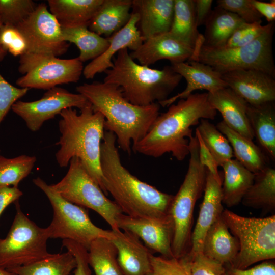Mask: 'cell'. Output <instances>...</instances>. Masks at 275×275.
Wrapping results in <instances>:
<instances>
[{
  "label": "cell",
  "instance_id": "cell-24",
  "mask_svg": "<svg viewBox=\"0 0 275 275\" xmlns=\"http://www.w3.org/2000/svg\"><path fill=\"white\" fill-rule=\"evenodd\" d=\"M239 250L238 241L229 231L222 214L207 231L201 253L225 266L232 263Z\"/></svg>",
  "mask_w": 275,
  "mask_h": 275
},
{
  "label": "cell",
  "instance_id": "cell-37",
  "mask_svg": "<svg viewBox=\"0 0 275 275\" xmlns=\"http://www.w3.org/2000/svg\"><path fill=\"white\" fill-rule=\"evenodd\" d=\"M36 161L35 156L22 155L8 158L0 155V186L18 187L31 173Z\"/></svg>",
  "mask_w": 275,
  "mask_h": 275
},
{
  "label": "cell",
  "instance_id": "cell-23",
  "mask_svg": "<svg viewBox=\"0 0 275 275\" xmlns=\"http://www.w3.org/2000/svg\"><path fill=\"white\" fill-rule=\"evenodd\" d=\"M208 93V92H207ZM210 104L219 112L229 127L253 140L254 135L247 116L248 103L228 87L208 93Z\"/></svg>",
  "mask_w": 275,
  "mask_h": 275
},
{
  "label": "cell",
  "instance_id": "cell-21",
  "mask_svg": "<svg viewBox=\"0 0 275 275\" xmlns=\"http://www.w3.org/2000/svg\"><path fill=\"white\" fill-rule=\"evenodd\" d=\"M222 185V183L218 182L207 170L204 198L191 236L190 248L188 252L190 256L202 252L207 231L224 211Z\"/></svg>",
  "mask_w": 275,
  "mask_h": 275
},
{
  "label": "cell",
  "instance_id": "cell-12",
  "mask_svg": "<svg viewBox=\"0 0 275 275\" xmlns=\"http://www.w3.org/2000/svg\"><path fill=\"white\" fill-rule=\"evenodd\" d=\"M18 71L23 76L16 84L20 88L49 90L59 85L77 82L82 74L78 58L62 59L50 54L26 52L20 56Z\"/></svg>",
  "mask_w": 275,
  "mask_h": 275
},
{
  "label": "cell",
  "instance_id": "cell-25",
  "mask_svg": "<svg viewBox=\"0 0 275 275\" xmlns=\"http://www.w3.org/2000/svg\"><path fill=\"white\" fill-rule=\"evenodd\" d=\"M132 5V0H103L88 29L100 36L109 37L127 24Z\"/></svg>",
  "mask_w": 275,
  "mask_h": 275
},
{
  "label": "cell",
  "instance_id": "cell-15",
  "mask_svg": "<svg viewBox=\"0 0 275 275\" xmlns=\"http://www.w3.org/2000/svg\"><path fill=\"white\" fill-rule=\"evenodd\" d=\"M117 223L119 229L135 235L152 252L167 258L174 257L172 251L173 226L169 215L160 219H149L122 213L118 217Z\"/></svg>",
  "mask_w": 275,
  "mask_h": 275
},
{
  "label": "cell",
  "instance_id": "cell-19",
  "mask_svg": "<svg viewBox=\"0 0 275 275\" xmlns=\"http://www.w3.org/2000/svg\"><path fill=\"white\" fill-rule=\"evenodd\" d=\"M112 231L113 237L110 240L116 248L117 261L123 274L149 275L152 252L134 234L120 229Z\"/></svg>",
  "mask_w": 275,
  "mask_h": 275
},
{
  "label": "cell",
  "instance_id": "cell-42",
  "mask_svg": "<svg viewBox=\"0 0 275 275\" xmlns=\"http://www.w3.org/2000/svg\"><path fill=\"white\" fill-rule=\"evenodd\" d=\"M190 256L191 275H225L224 265L206 257L202 253Z\"/></svg>",
  "mask_w": 275,
  "mask_h": 275
},
{
  "label": "cell",
  "instance_id": "cell-9",
  "mask_svg": "<svg viewBox=\"0 0 275 275\" xmlns=\"http://www.w3.org/2000/svg\"><path fill=\"white\" fill-rule=\"evenodd\" d=\"M33 182L44 193L53 209L52 220L46 227L49 238L71 240L88 250L95 239L113 238L112 230H103L93 223L86 208L63 198L40 177L34 179Z\"/></svg>",
  "mask_w": 275,
  "mask_h": 275
},
{
  "label": "cell",
  "instance_id": "cell-20",
  "mask_svg": "<svg viewBox=\"0 0 275 275\" xmlns=\"http://www.w3.org/2000/svg\"><path fill=\"white\" fill-rule=\"evenodd\" d=\"M139 20L138 14L131 12V16L127 24L107 38L109 44L106 50L84 68L82 74L86 79H92L97 74L112 68L114 56L120 50L127 48L133 51L141 45L144 40L138 30Z\"/></svg>",
  "mask_w": 275,
  "mask_h": 275
},
{
  "label": "cell",
  "instance_id": "cell-30",
  "mask_svg": "<svg viewBox=\"0 0 275 275\" xmlns=\"http://www.w3.org/2000/svg\"><path fill=\"white\" fill-rule=\"evenodd\" d=\"M194 0H174L172 23L169 33L195 50L203 42L197 29Z\"/></svg>",
  "mask_w": 275,
  "mask_h": 275
},
{
  "label": "cell",
  "instance_id": "cell-8",
  "mask_svg": "<svg viewBox=\"0 0 275 275\" xmlns=\"http://www.w3.org/2000/svg\"><path fill=\"white\" fill-rule=\"evenodd\" d=\"M222 217L238 241L239 250L230 265L244 269L261 261L275 258V215L264 218L239 215L228 209Z\"/></svg>",
  "mask_w": 275,
  "mask_h": 275
},
{
  "label": "cell",
  "instance_id": "cell-16",
  "mask_svg": "<svg viewBox=\"0 0 275 275\" xmlns=\"http://www.w3.org/2000/svg\"><path fill=\"white\" fill-rule=\"evenodd\" d=\"M227 87L249 105L275 101L274 77L255 69H240L222 74Z\"/></svg>",
  "mask_w": 275,
  "mask_h": 275
},
{
  "label": "cell",
  "instance_id": "cell-18",
  "mask_svg": "<svg viewBox=\"0 0 275 275\" xmlns=\"http://www.w3.org/2000/svg\"><path fill=\"white\" fill-rule=\"evenodd\" d=\"M194 52V49L168 32L144 40L136 50L129 53L140 64L149 66L161 60H168L171 64L184 62L190 60Z\"/></svg>",
  "mask_w": 275,
  "mask_h": 275
},
{
  "label": "cell",
  "instance_id": "cell-7",
  "mask_svg": "<svg viewBox=\"0 0 275 275\" xmlns=\"http://www.w3.org/2000/svg\"><path fill=\"white\" fill-rule=\"evenodd\" d=\"M274 22L268 23L264 32L251 43L237 47H212L202 43L188 61L208 65L221 74L240 69L260 70L275 77L273 55Z\"/></svg>",
  "mask_w": 275,
  "mask_h": 275
},
{
  "label": "cell",
  "instance_id": "cell-5",
  "mask_svg": "<svg viewBox=\"0 0 275 275\" xmlns=\"http://www.w3.org/2000/svg\"><path fill=\"white\" fill-rule=\"evenodd\" d=\"M106 70L103 82L116 85L131 103L147 106L162 101L178 86L182 77L171 66L156 69L137 63L127 48L120 50Z\"/></svg>",
  "mask_w": 275,
  "mask_h": 275
},
{
  "label": "cell",
  "instance_id": "cell-27",
  "mask_svg": "<svg viewBox=\"0 0 275 275\" xmlns=\"http://www.w3.org/2000/svg\"><path fill=\"white\" fill-rule=\"evenodd\" d=\"M103 0H49L50 12L62 28L89 24Z\"/></svg>",
  "mask_w": 275,
  "mask_h": 275
},
{
  "label": "cell",
  "instance_id": "cell-17",
  "mask_svg": "<svg viewBox=\"0 0 275 275\" xmlns=\"http://www.w3.org/2000/svg\"><path fill=\"white\" fill-rule=\"evenodd\" d=\"M171 64L173 70L184 78L186 87L182 92L159 102L163 107H169L177 100L185 99L197 90H205L214 93L228 87L222 74L211 66L197 61H188Z\"/></svg>",
  "mask_w": 275,
  "mask_h": 275
},
{
  "label": "cell",
  "instance_id": "cell-4",
  "mask_svg": "<svg viewBox=\"0 0 275 275\" xmlns=\"http://www.w3.org/2000/svg\"><path fill=\"white\" fill-rule=\"evenodd\" d=\"M80 114L72 108L61 111L59 122L61 136L56 145L60 148L56 153L61 167H66L73 157L78 158L86 170L107 195L100 164V147L104 134L105 118L94 111L89 102Z\"/></svg>",
  "mask_w": 275,
  "mask_h": 275
},
{
  "label": "cell",
  "instance_id": "cell-48",
  "mask_svg": "<svg viewBox=\"0 0 275 275\" xmlns=\"http://www.w3.org/2000/svg\"><path fill=\"white\" fill-rule=\"evenodd\" d=\"M252 3L257 11L266 18L268 23L274 22L275 1L265 2L258 0H252Z\"/></svg>",
  "mask_w": 275,
  "mask_h": 275
},
{
  "label": "cell",
  "instance_id": "cell-46",
  "mask_svg": "<svg viewBox=\"0 0 275 275\" xmlns=\"http://www.w3.org/2000/svg\"><path fill=\"white\" fill-rule=\"evenodd\" d=\"M22 195L18 187L0 186V216L8 206L18 201Z\"/></svg>",
  "mask_w": 275,
  "mask_h": 275
},
{
  "label": "cell",
  "instance_id": "cell-10",
  "mask_svg": "<svg viewBox=\"0 0 275 275\" xmlns=\"http://www.w3.org/2000/svg\"><path fill=\"white\" fill-rule=\"evenodd\" d=\"M16 214L4 239L0 238V267L9 270L51 256L47 248V228H41L22 212L17 201Z\"/></svg>",
  "mask_w": 275,
  "mask_h": 275
},
{
  "label": "cell",
  "instance_id": "cell-36",
  "mask_svg": "<svg viewBox=\"0 0 275 275\" xmlns=\"http://www.w3.org/2000/svg\"><path fill=\"white\" fill-rule=\"evenodd\" d=\"M206 146L221 166L234 157L232 148L226 137L208 119H201L197 128Z\"/></svg>",
  "mask_w": 275,
  "mask_h": 275
},
{
  "label": "cell",
  "instance_id": "cell-38",
  "mask_svg": "<svg viewBox=\"0 0 275 275\" xmlns=\"http://www.w3.org/2000/svg\"><path fill=\"white\" fill-rule=\"evenodd\" d=\"M149 275H191V257L188 253L180 257L151 256Z\"/></svg>",
  "mask_w": 275,
  "mask_h": 275
},
{
  "label": "cell",
  "instance_id": "cell-33",
  "mask_svg": "<svg viewBox=\"0 0 275 275\" xmlns=\"http://www.w3.org/2000/svg\"><path fill=\"white\" fill-rule=\"evenodd\" d=\"M62 33L65 41L74 43L79 49L77 58L82 63L99 56L109 44L107 38L90 31L86 25L62 28Z\"/></svg>",
  "mask_w": 275,
  "mask_h": 275
},
{
  "label": "cell",
  "instance_id": "cell-44",
  "mask_svg": "<svg viewBox=\"0 0 275 275\" xmlns=\"http://www.w3.org/2000/svg\"><path fill=\"white\" fill-rule=\"evenodd\" d=\"M195 135L199 143V155L201 163L206 168L218 182L222 183V179L218 171V165L206 146L197 128L196 129Z\"/></svg>",
  "mask_w": 275,
  "mask_h": 275
},
{
  "label": "cell",
  "instance_id": "cell-49",
  "mask_svg": "<svg viewBox=\"0 0 275 275\" xmlns=\"http://www.w3.org/2000/svg\"><path fill=\"white\" fill-rule=\"evenodd\" d=\"M15 102L16 98L12 93L0 91V124Z\"/></svg>",
  "mask_w": 275,
  "mask_h": 275
},
{
  "label": "cell",
  "instance_id": "cell-47",
  "mask_svg": "<svg viewBox=\"0 0 275 275\" xmlns=\"http://www.w3.org/2000/svg\"><path fill=\"white\" fill-rule=\"evenodd\" d=\"M197 26L204 25L212 9V0H194Z\"/></svg>",
  "mask_w": 275,
  "mask_h": 275
},
{
  "label": "cell",
  "instance_id": "cell-31",
  "mask_svg": "<svg viewBox=\"0 0 275 275\" xmlns=\"http://www.w3.org/2000/svg\"><path fill=\"white\" fill-rule=\"evenodd\" d=\"M243 205L265 213L275 210V169L268 166L254 174L253 182L241 201Z\"/></svg>",
  "mask_w": 275,
  "mask_h": 275
},
{
  "label": "cell",
  "instance_id": "cell-43",
  "mask_svg": "<svg viewBox=\"0 0 275 275\" xmlns=\"http://www.w3.org/2000/svg\"><path fill=\"white\" fill-rule=\"evenodd\" d=\"M62 245L74 256L76 265L74 275H91L88 263V250L79 243L69 239H63Z\"/></svg>",
  "mask_w": 275,
  "mask_h": 275
},
{
  "label": "cell",
  "instance_id": "cell-2",
  "mask_svg": "<svg viewBox=\"0 0 275 275\" xmlns=\"http://www.w3.org/2000/svg\"><path fill=\"white\" fill-rule=\"evenodd\" d=\"M159 114L144 138L132 147L135 152L158 158L171 153L178 161L189 154L191 127L201 119L213 120L217 112L210 104L208 93L191 94Z\"/></svg>",
  "mask_w": 275,
  "mask_h": 275
},
{
  "label": "cell",
  "instance_id": "cell-11",
  "mask_svg": "<svg viewBox=\"0 0 275 275\" xmlns=\"http://www.w3.org/2000/svg\"><path fill=\"white\" fill-rule=\"evenodd\" d=\"M65 176L52 187L67 201L97 212L111 226L119 229L117 218L122 212L114 201L109 200L86 170L80 160L72 158Z\"/></svg>",
  "mask_w": 275,
  "mask_h": 275
},
{
  "label": "cell",
  "instance_id": "cell-28",
  "mask_svg": "<svg viewBox=\"0 0 275 275\" xmlns=\"http://www.w3.org/2000/svg\"><path fill=\"white\" fill-rule=\"evenodd\" d=\"M224 181L222 185V203L228 207L239 204L252 185L254 174L236 159H231L222 166Z\"/></svg>",
  "mask_w": 275,
  "mask_h": 275
},
{
  "label": "cell",
  "instance_id": "cell-1",
  "mask_svg": "<svg viewBox=\"0 0 275 275\" xmlns=\"http://www.w3.org/2000/svg\"><path fill=\"white\" fill-rule=\"evenodd\" d=\"M116 143L115 135L105 131L100 164L107 194L126 215L149 219L168 216L174 195L163 193L131 174L122 165Z\"/></svg>",
  "mask_w": 275,
  "mask_h": 275
},
{
  "label": "cell",
  "instance_id": "cell-6",
  "mask_svg": "<svg viewBox=\"0 0 275 275\" xmlns=\"http://www.w3.org/2000/svg\"><path fill=\"white\" fill-rule=\"evenodd\" d=\"M189 139L190 158L187 171L169 210L173 226L172 251L176 258L185 255L190 250L194 210L206 182L207 169L200 161L197 138L191 135Z\"/></svg>",
  "mask_w": 275,
  "mask_h": 275
},
{
  "label": "cell",
  "instance_id": "cell-39",
  "mask_svg": "<svg viewBox=\"0 0 275 275\" xmlns=\"http://www.w3.org/2000/svg\"><path fill=\"white\" fill-rule=\"evenodd\" d=\"M32 0H0V20L3 24L17 26L35 9Z\"/></svg>",
  "mask_w": 275,
  "mask_h": 275
},
{
  "label": "cell",
  "instance_id": "cell-35",
  "mask_svg": "<svg viewBox=\"0 0 275 275\" xmlns=\"http://www.w3.org/2000/svg\"><path fill=\"white\" fill-rule=\"evenodd\" d=\"M76 265L74 256L67 251L52 254L46 258L8 270L17 275H70Z\"/></svg>",
  "mask_w": 275,
  "mask_h": 275
},
{
  "label": "cell",
  "instance_id": "cell-3",
  "mask_svg": "<svg viewBox=\"0 0 275 275\" xmlns=\"http://www.w3.org/2000/svg\"><path fill=\"white\" fill-rule=\"evenodd\" d=\"M76 90L87 99L94 111L104 116L105 130L113 133L119 147L129 155L132 147L144 138L159 114L158 102L134 105L114 84L94 81L84 83Z\"/></svg>",
  "mask_w": 275,
  "mask_h": 275
},
{
  "label": "cell",
  "instance_id": "cell-29",
  "mask_svg": "<svg viewBox=\"0 0 275 275\" xmlns=\"http://www.w3.org/2000/svg\"><path fill=\"white\" fill-rule=\"evenodd\" d=\"M216 126L228 140L236 159L246 169L255 174L268 166V158L253 140L234 131L223 121Z\"/></svg>",
  "mask_w": 275,
  "mask_h": 275
},
{
  "label": "cell",
  "instance_id": "cell-40",
  "mask_svg": "<svg viewBox=\"0 0 275 275\" xmlns=\"http://www.w3.org/2000/svg\"><path fill=\"white\" fill-rule=\"evenodd\" d=\"M0 45L7 52L15 57L28 52L26 41L16 25L3 24L0 31Z\"/></svg>",
  "mask_w": 275,
  "mask_h": 275
},
{
  "label": "cell",
  "instance_id": "cell-26",
  "mask_svg": "<svg viewBox=\"0 0 275 275\" xmlns=\"http://www.w3.org/2000/svg\"><path fill=\"white\" fill-rule=\"evenodd\" d=\"M247 116L260 149L268 158L275 159V103L248 104Z\"/></svg>",
  "mask_w": 275,
  "mask_h": 275
},
{
  "label": "cell",
  "instance_id": "cell-13",
  "mask_svg": "<svg viewBox=\"0 0 275 275\" xmlns=\"http://www.w3.org/2000/svg\"><path fill=\"white\" fill-rule=\"evenodd\" d=\"M17 27L26 41L27 52L57 57L66 53L69 47L63 39L61 26L45 3L38 4Z\"/></svg>",
  "mask_w": 275,
  "mask_h": 275
},
{
  "label": "cell",
  "instance_id": "cell-41",
  "mask_svg": "<svg viewBox=\"0 0 275 275\" xmlns=\"http://www.w3.org/2000/svg\"><path fill=\"white\" fill-rule=\"evenodd\" d=\"M216 3L217 7L236 14L246 23H262L263 17L252 0H217Z\"/></svg>",
  "mask_w": 275,
  "mask_h": 275
},
{
  "label": "cell",
  "instance_id": "cell-51",
  "mask_svg": "<svg viewBox=\"0 0 275 275\" xmlns=\"http://www.w3.org/2000/svg\"><path fill=\"white\" fill-rule=\"evenodd\" d=\"M0 275H17L16 273L0 267Z\"/></svg>",
  "mask_w": 275,
  "mask_h": 275
},
{
  "label": "cell",
  "instance_id": "cell-22",
  "mask_svg": "<svg viewBox=\"0 0 275 275\" xmlns=\"http://www.w3.org/2000/svg\"><path fill=\"white\" fill-rule=\"evenodd\" d=\"M174 6V0L132 1V12L139 15L138 30L144 41L169 32Z\"/></svg>",
  "mask_w": 275,
  "mask_h": 275
},
{
  "label": "cell",
  "instance_id": "cell-50",
  "mask_svg": "<svg viewBox=\"0 0 275 275\" xmlns=\"http://www.w3.org/2000/svg\"><path fill=\"white\" fill-rule=\"evenodd\" d=\"M3 24L0 20V31ZM7 52L0 45V62H1L7 54Z\"/></svg>",
  "mask_w": 275,
  "mask_h": 275
},
{
  "label": "cell",
  "instance_id": "cell-45",
  "mask_svg": "<svg viewBox=\"0 0 275 275\" xmlns=\"http://www.w3.org/2000/svg\"><path fill=\"white\" fill-rule=\"evenodd\" d=\"M225 275H275V263L272 260L263 261L251 268L237 269L225 265Z\"/></svg>",
  "mask_w": 275,
  "mask_h": 275
},
{
  "label": "cell",
  "instance_id": "cell-32",
  "mask_svg": "<svg viewBox=\"0 0 275 275\" xmlns=\"http://www.w3.org/2000/svg\"><path fill=\"white\" fill-rule=\"evenodd\" d=\"M244 22L236 14L216 6L205 23L203 44L212 47L224 46L232 33Z\"/></svg>",
  "mask_w": 275,
  "mask_h": 275
},
{
  "label": "cell",
  "instance_id": "cell-34",
  "mask_svg": "<svg viewBox=\"0 0 275 275\" xmlns=\"http://www.w3.org/2000/svg\"><path fill=\"white\" fill-rule=\"evenodd\" d=\"M117 258L116 247L106 238L95 239L88 250V263L95 275H123Z\"/></svg>",
  "mask_w": 275,
  "mask_h": 275
},
{
  "label": "cell",
  "instance_id": "cell-14",
  "mask_svg": "<svg viewBox=\"0 0 275 275\" xmlns=\"http://www.w3.org/2000/svg\"><path fill=\"white\" fill-rule=\"evenodd\" d=\"M89 103L82 95L56 87L47 90L39 100L31 102L17 101L11 109L24 121L31 131L35 132L45 121L53 119L63 109L73 107L81 109Z\"/></svg>",
  "mask_w": 275,
  "mask_h": 275
}]
</instances>
